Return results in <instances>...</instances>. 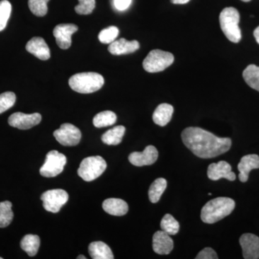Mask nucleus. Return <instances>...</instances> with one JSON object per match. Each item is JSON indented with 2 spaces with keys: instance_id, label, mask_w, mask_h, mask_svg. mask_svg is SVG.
<instances>
[{
  "instance_id": "58836bf2",
  "label": "nucleus",
  "mask_w": 259,
  "mask_h": 259,
  "mask_svg": "<svg viewBox=\"0 0 259 259\" xmlns=\"http://www.w3.org/2000/svg\"><path fill=\"white\" fill-rule=\"evenodd\" d=\"M241 1L244 2V3H248V2L251 1V0H241Z\"/></svg>"
},
{
  "instance_id": "aec40b11",
  "label": "nucleus",
  "mask_w": 259,
  "mask_h": 259,
  "mask_svg": "<svg viewBox=\"0 0 259 259\" xmlns=\"http://www.w3.org/2000/svg\"><path fill=\"white\" fill-rule=\"evenodd\" d=\"M173 113L174 107L172 105L167 103L161 104L153 112V122L156 125L163 127L171 121Z\"/></svg>"
},
{
  "instance_id": "a878e982",
  "label": "nucleus",
  "mask_w": 259,
  "mask_h": 259,
  "mask_svg": "<svg viewBox=\"0 0 259 259\" xmlns=\"http://www.w3.org/2000/svg\"><path fill=\"white\" fill-rule=\"evenodd\" d=\"M117 121V116L112 111H103L95 116L93 119L94 125L98 128L114 125Z\"/></svg>"
},
{
  "instance_id": "c85d7f7f",
  "label": "nucleus",
  "mask_w": 259,
  "mask_h": 259,
  "mask_svg": "<svg viewBox=\"0 0 259 259\" xmlns=\"http://www.w3.org/2000/svg\"><path fill=\"white\" fill-rule=\"evenodd\" d=\"M50 0H28V6L32 14L44 17L47 14V4Z\"/></svg>"
},
{
  "instance_id": "f03ea898",
  "label": "nucleus",
  "mask_w": 259,
  "mask_h": 259,
  "mask_svg": "<svg viewBox=\"0 0 259 259\" xmlns=\"http://www.w3.org/2000/svg\"><path fill=\"white\" fill-rule=\"evenodd\" d=\"M236 207V202L228 197H217L207 202L201 210V219L212 224L229 215Z\"/></svg>"
},
{
  "instance_id": "f257e3e1",
  "label": "nucleus",
  "mask_w": 259,
  "mask_h": 259,
  "mask_svg": "<svg viewBox=\"0 0 259 259\" xmlns=\"http://www.w3.org/2000/svg\"><path fill=\"white\" fill-rule=\"evenodd\" d=\"M184 144L201 158H211L229 151L232 141L229 138H219L212 133L197 127L184 130L182 134Z\"/></svg>"
},
{
  "instance_id": "0eeeda50",
  "label": "nucleus",
  "mask_w": 259,
  "mask_h": 259,
  "mask_svg": "<svg viewBox=\"0 0 259 259\" xmlns=\"http://www.w3.org/2000/svg\"><path fill=\"white\" fill-rule=\"evenodd\" d=\"M66 163V157L57 151H51L47 153L45 163L40 168L42 177H54L60 175Z\"/></svg>"
},
{
  "instance_id": "39448f33",
  "label": "nucleus",
  "mask_w": 259,
  "mask_h": 259,
  "mask_svg": "<svg viewBox=\"0 0 259 259\" xmlns=\"http://www.w3.org/2000/svg\"><path fill=\"white\" fill-rule=\"evenodd\" d=\"M175 61L173 54L161 50L151 51L143 62L145 71L149 73H157L164 71Z\"/></svg>"
},
{
  "instance_id": "9d476101",
  "label": "nucleus",
  "mask_w": 259,
  "mask_h": 259,
  "mask_svg": "<svg viewBox=\"0 0 259 259\" xmlns=\"http://www.w3.org/2000/svg\"><path fill=\"white\" fill-rule=\"evenodd\" d=\"M41 119V115L39 113L25 114L23 112H15L10 116L8 123L12 127L16 128L28 130L38 125Z\"/></svg>"
},
{
  "instance_id": "b1692460",
  "label": "nucleus",
  "mask_w": 259,
  "mask_h": 259,
  "mask_svg": "<svg viewBox=\"0 0 259 259\" xmlns=\"http://www.w3.org/2000/svg\"><path fill=\"white\" fill-rule=\"evenodd\" d=\"M243 79L248 86L259 92V67L250 64L243 72Z\"/></svg>"
},
{
  "instance_id": "6e6552de",
  "label": "nucleus",
  "mask_w": 259,
  "mask_h": 259,
  "mask_svg": "<svg viewBox=\"0 0 259 259\" xmlns=\"http://www.w3.org/2000/svg\"><path fill=\"white\" fill-rule=\"evenodd\" d=\"M41 200L46 210L53 213L59 212L69 200V194L61 189L49 190L42 194Z\"/></svg>"
},
{
  "instance_id": "a211bd4d",
  "label": "nucleus",
  "mask_w": 259,
  "mask_h": 259,
  "mask_svg": "<svg viewBox=\"0 0 259 259\" xmlns=\"http://www.w3.org/2000/svg\"><path fill=\"white\" fill-rule=\"evenodd\" d=\"M259 168V156L256 154H249L243 156L238 163V169L240 174L239 180L242 182H247L248 175L252 169Z\"/></svg>"
},
{
  "instance_id": "c756f323",
  "label": "nucleus",
  "mask_w": 259,
  "mask_h": 259,
  "mask_svg": "<svg viewBox=\"0 0 259 259\" xmlns=\"http://www.w3.org/2000/svg\"><path fill=\"white\" fill-rule=\"evenodd\" d=\"M12 12V5L8 0L0 1V31L7 26Z\"/></svg>"
},
{
  "instance_id": "7c9ffc66",
  "label": "nucleus",
  "mask_w": 259,
  "mask_h": 259,
  "mask_svg": "<svg viewBox=\"0 0 259 259\" xmlns=\"http://www.w3.org/2000/svg\"><path fill=\"white\" fill-rule=\"evenodd\" d=\"M119 35V29L115 26H110L103 29L99 34L98 38L102 44H110L115 41Z\"/></svg>"
},
{
  "instance_id": "ea45409f",
  "label": "nucleus",
  "mask_w": 259,
  "mask_h": 259,
  "mask_svg": "<svg viewBox=\"0 0 259 259\" xmlns=\"http://www.w3.org/2000/svg\"><path fill=\"white\" fill-rule=\"evenodd\" d=\"M208 195L211 196L212 195V194H211L210 192H209V193H208Z\"/></svg>"
},
{
  "instance_id": "7ed1b4c3",
  "label": "nucleus",
  "mask_w": 259,
  "mask_h": 259,
  "mask_svg": "<svg viewBox=\"0 0 259 259\" xmlns=\"http://www.w3.org/2000/svg\"><path fill=\"white\" fill-rule=\"evenodd\" d=\"M69 83L70 88L76 93L90 94L100 90L105 83V79L98 73L83 72L73 75Z\"/></svg>"
},
{
  "instance_id": "e433bc0d",
  "label": "nucleus",
  "mask_w": 259,
  "mask_h": 259,
  "mask_svg": "<svg viewBox=\"0 0 259 259\" xmlns=\"http://www.w3.org/2000/svg\"><path fill=\"white\" fill-rule=\"evenodd\" d=\"M253 35H254L255 40H256V42L259 44V26L255 29L254 32H253Z\"/></svg>"
},
{
  "instance_id": "f704fd0d",
  "label": "nucleus",
  "mask_w": 259,
  "mask_h": 259,
  "mask_svg": "<svg viewBox=\"0 0 259 259\" xmlns=\"http://www.w3.org/2000/svg\"><path fill=\"white\" fill-rule=\"evenodd\" d=\"M132 0H114V5L117 10L120 11L127 10L131 5Z\"/></svg>"
},
{
  "instance_id": "412c9836",
  "label": "nucleus",
  "mask_w": 259,
  "mask_h": 259,
  "mask_svg": "<svg viewBox=\"0 0 259 259\" xmlns=\"http://www.w3.org/2000/svg\"><path fill=\"white\" fill-rule=\"evenodd\" d=\"M89 253L93 259H113L110 247L102 241L93 242L89 245Z\"/></svg>"
},
{
  "instance_id": "6ab92c4d",
  "label": "nucleus",
  "mask_w": 259,
  "mask_h": 259,
  "mask_svg": "<svg viewBox=\"0 0 259 259\" xmlns=\"http://www.w3.org/2000/svg\"><path fill=\"white\" fill-rule=\"evenodd\" d=\"M102 208L108 214L115 216L125 215L128 212L127 202L117 198L105 199L102 203Z\"/></svg>"
},
{
  "instance_id": "c9c22d12",
  "label": "nucleus",
  "mask_w": 259,
  "mask_h": 259,
  "mask_svg": "<svg viewBox=\"0 0 259 259\" xmlns=\"http://www.w3.org/2000/svg\"><path fill=\"white\" fill-rule=\"evenodd\" d=\"M190 1V0H171V3L175 5H185Z\"/></svg>"
},
{
  "instance_id": "20e7f679",
  "label": "nucleus",
  "mask_w": 259,
  "mask_h": 259,
  "mask_svg": "<svg viewBox=\"0 0 259 259\" xmlns=\"http://www.w3.org/2000/svg\"><path fill=\"white\" fill-rule=\"evenodd\" d=\"M221 28L230 41L238 44L241 41L242 34L239 28L240 14L236 8H225L219 17Z\"/></svg>"
},
{
  "instance_id": "9b49d317",
  "label": "nucleus",
  "mask_w": 259,
  "mask_h": 259,
  "mask_svg": "<svg viewBox=\"0 0 259 259\" xmlns=\"http://www.w3.org/2000/svg\"><path fill=\"white\" fill-rule=\"evenodd\" d=\"M78 30V27L74 24H59L54 28V37L56 44L61 49H69L71 46V35Z\"/></svg>"
},
{
  "instance_id": "1a4fd4ad",
  "label": "nucleus",
  "mask_w": 259,
  "mask_h": 259,
  "mask_svg": "<svg viewBox=\"0 0 259 259\" xmlns=\"http://www.w3.org/2000/svg\"><path fill=\"white\" fill-rule=\"evenodd\" d=\"M54 137L59 144L64 146H74L79 144L81 138L80 130L70 123H64L54 133Z\"/></svg>"
},
{
  "instance_id": "f8f14e48",
  "label": "nucleus",
  "mask_w": 259,
  "mask_h": 259,
  "mask_svg": "<svg viewBox=\"0 0 259 259\" xmlns=\"http://www.w3.org/2000/svg\"><path fill=\"white\" fill-rule=\"evenodd\" d=\"M158 157V150L153 146H148L143 152H134L130 154L129 161L136 166L152 165Z\"/></svg>"
},
{
  "instance_id": "2f4dec72",
  "label": "nucleus",
  "mask_w": 259,
  "mask_h": 259,
  "mask_svg": "<svg viewBox=\"0 0 259 259\" xmlns=\"http://www.w3.org/2000/svg\"><path fill=\"white\" fill-rule=\"evenodd\" d=\"M16 101V96L14 93L7 92L0 95V114L3 113L11 108Z\"/></svg>"
},
{
  "instance_id": "5701e85b",
  "label": "nucleus",
  "mask_w": 259,
  "mask_h": 259,
  "mask_svg": "<svg viewBox=\"0 0 259 259\" xmlns=\"http://www.w3.org/2000/svg\"><path fill=\"white\" fill-rule=\"evenodd\" d=\"M40 244V238L36 235H26L20 242L22 249L25 250L30 256H35L37 254Z\"/></svg>"
},
{
  "instance_id": "dca6fc26",
  "label": "nucleus",
  "mask_w": 259,
  "mask_h": 259,
  "mask_svg": "<svg viewBox=\"0 0 259 259\" xmlns=\"http://www.w3.org/2000/svg\"><path fill=\"white\" fill-rule=\"evenodd\" d=\"M26 50L42 61H47L51 57L49 46L40 37H34L29 40L26 45Z\"/></svg>"
},
{
  "instance_id": "2eb2a0df",
  "label": "nucleus",
  "mask_w": 259,
  "mask_h": 259,
  "mask_svg": "<svg viewBox=\"0 0 259 259\" xmlns=\"http://www.w3.org/2000/svg\"><path fill=\"white\" fill-rule=\"evenodd\" d=\"M174 248V241L170 235L163 231L156 232L153 236V249L159 255H167Z\"/></svg>"
},
{
  "instance_id": "4be33fe9",
  "label": "nucleus",
  "mask_w": 259,
  "mask_h": 259,
  "mask_svg": "<svg viewBox=\"0 0 259 259\" xmlns=\"http://www.w3.org/2000/svg\"><path fill=\"white\" fill-rule=\"evenodd\" d=\"M125 133V127L122 125L115 126L113 128L109 130L102 136V141L104 144L109 146H117L122 142V137Z\"/></svg>"
},
{
  "instance_id": "423d86ee",
  "label": "nucleus",
  "mask_w": 259,
  "mask_h": 259,
  "mask_svg": "<svg viewBox=\"0 0 259 259\" xmlns=\"http://www.w3.org/2000/svg\"><path fill=\"white\" fill-rule=\"evenodd\" d=\"M106 168V161L101 156H90L80 163L78 175L83 180L92 182L101 176Z\"/></svg>"
},
{
  "instance_id": "393cba45",
  "label": "nucleus",
  "mask_w": 259,
  "mask_h": 259,
  "mask_svg": "<svg viewBox=\"0 0 259 259\" xmlns=\"http://www.w3.org/2000/svg\"><path fill=\"white\" fill-rule=\"evenodd\" d=\"M167 187L165 179L158 178L153 182L148 191V197L152 203H157Z\"/></svg>"
},
{
  "instance_id": "ddd939ff",
  "label": "nucleus",
  "mask_w": 259,
  "mask_h": 259,
  "mask_svg": "<svg viewBox=\"0 0 259 259\" xmlns=\"http://www.w3.org/2000/svg\"><path fill=\"white\" fill-rule=\"evenodd\" d=\"M243 258L245 259L259 258V237L252 233L242 235L239 240Z\"/></svg>"
},
{
  "instance_id": "cd10ccee",
  "label": "nucleus",
  "mask_w": 259,
  "mask_h": 259,
  "mask_svg": "<svg viewBox=\"0 0 259 259\" xmlns=\"http://www.w3.org/2000/svg\"><path fill=\"white\" fill-rule=\"evenodd\" d=\"M161 228L162 231L166 232L170 236H174L180 231V223L171 214H166L161 220Z\"/></svg>"
},
{
  "instance_id": "bb28decb",
  "label": "nucleus",
  "mask_w": 259,
  "mask_h": 259,
  "mask_svg": "<svg viewBox=\"0 0 259 259\" xmlns=\"http://www.w3.org/2000/svg\"><path fill=\"white\" fill-rule=\"evenodd\" d=\"M12 207L13 204L9 201L0 202V228H6L13 221L14 214Z\"/></svg>"
},
{
  "instance_id": "4c0bfd02",
  "label": "nucleus",
  "mask_w": 259,
  "mask_h": 259,
  "mask_svg": "<svg viewBox=\"0 0 259 259\" xmlns=\"http://www.w3.org/2000/svg\"><path fill=\"white\" fill-rule=\"evenodd\" d=\"M87 259L86 257L84 256V255H80L79 256L77 257V259Z\"/></svg>"
},
{
  "instance_id": "473e14b6",
  "label": "nucleus",
  "mask_w": 259,
  "mask_h": 259,
  "mask_svg": "<svg viewBox=\"0 0 259 259\" xmlns=\"http://www.w3.org/2000/svg\"><path fill=\"white\" fill-rule=\"evenodd\" d=\"M79 5L75 7V11L79 15H90L95 8V0H78Z\"/></svg>"
},
{
  "instance_id": "4468645a",
  "label": "nucleus",
  "mask_w": 259,
  "mask_h": 259,
  "mask_svg": "<svg viewBox=\"0 0 259 259\" xmlns=\"http://www.w3.org/2000/svg\"><path fill=\"white\" fill-rule=\"evenodd\" d=\"M231 170V165L225 161L211 163L207 169V177L209 180L213 181H218L222 178L229 181L236 180V175Z\"/></svg>"
},
{
  "instance_id": "72a5a7b5",
  "label": "nucleus",
  "mask_w": 259,
  "mask_h": 259,
  "mask_svg": "<svg viewBox=\"0 0 259 259\" xmlns=\"http://www.w3.org/2000/svg\"><path fill=\"white\" fill-rule=\"evenodd\" d=\"M197 259H218V256L216 252L212 248H205L196 256Z\"/></svg>"
},
{
  "instance_id": "a19ab883",
  "label": "nucleus",
  "mask_w": 259,
  "mask_h": 259,
  "mask_svg": "<svg viewBox=\"0 0 259 259\" xmlns=\"http://www.w3.org/2000/svg\"><path fill=\"white\" fill-rule=\"evenodd\" d=\"M0 259H3V258H2V257H0Z\"/></svg>"
},
{
  "instance_id": "f3484780",
  "label": "nucleus",
  "mask_w": 259,
  "mask_h": 259,
  "mask_svg": "<svg viewBox=\"0 0 259 259\" xmlns=\"http://www.w3.org/2000/svg\"><path fill=\"white\" fill-rule=\"evenodd\" d=\"M139 48V42L137 40L129 41L125 38H120L110 44L108 51L112 55L120 56L136 52Z\"/></svg>"
}]
</instances>
